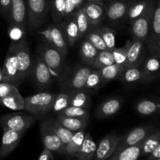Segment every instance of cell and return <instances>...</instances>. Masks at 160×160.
Masks as SVG:
<instances>
[{
	"instance_id": "484cf974",
	"label": "cell",
	"mask_w": 160,
	"mask_h": 160,
	"mask_svg": "<svg viewBox=\"0 0 160 160\" xmlns=\"http://www.w3.org/2000/svg\"><path fill=\"white\" fill-rule=\"evenodd\" d=\"M160 109V103L156 99H142L139 101L135 106L136 112L141 116L148 117L158 113Z\"/></svg>"
},
{
	"instance_id": "ffe728a7",
	"label": "cell",
	"mask_w": 160,
	"mask_h": 160,
	"mask_svg": "<svg viewBox=\"0 0 160 160\" xmlns=\"http://www.w3.org/2000/svg\"><path fill=\"white\" fill-rule=\"evenodd\" d=\"M61 30L63 31L62 33L66 38L67 45L70 47L73 46L75 42L78 39L81 38L79 29H78V24H77L76 20L73 17V13L70 17L65 18V20L62 22V29Z\"/></svg>"
},
{
	"instance_id": "1f68e13d",
	"label": "cell",
	"mask_w": 160,
	"mask_h": 160,
	"mask_svg": "<svg viewBox=\"0 0 160 160\" xmlns=\"http://www.w3.org/2000/svg\"><path fill=\"white\" fill-rule=\"evenodd\" d=\"M159 145H160V132L159 130H154L142 142L141 156H148Z\"/></svg>"
},
{
	"instance_id": "7c38bea8",
	"label": "cell",
	"mask_w": 160,
	"mask_h": 160,
	"mask_svg": "<svg viewBox=\"0 0 160 160\" xmlns=\"http://www.w3.org/2000/svg\"><path fill=\"white\" fill-rule=\"evenodd\" d=\"M125 46L127 48V62L125 67H141L145 59V42L132 39L127 41Z\"/></svg>"
},
{
	"instance_id": "c3c4849f",
	"label": "cell",
	"mask_w": 160,
	"mask_h": 160,
	"mask_svg": "<svg viewBox=\"0 0 160 160\" xmlns=\"http://www.w3.org/2000/svg\"><path fill=\"white\" fill-rule=\"evenodd\" d=\"M76 10L74 4L72 0H65V7H64V19L73 15Z\"/></svg>"
},
{
	"instance_id": "f1b7e54d",
	"label": "cell",
	"mask_w": 160,
	"mask_h": 160,
	"mask_svg": "<svg viewBox=\"0 0 160 160\" xmlns=\"http://www.w3.org/2000/svg\"><path fill=\"white\" fill-rule=\"evenodd\" d=\"M154 1L155 0H141L134 3H131L125 17L128 21L132 22L142 15L147 10L151 3Z\"/></svg>"
},
{
	"instance_id": "2e32d148",
	"label": "cell",
	"mask_w": 160,
	"mask_h": 160,
	"mask_svg": "<svg viewBox=\"0 0 160 160\" xmlns=\"http://www.w3.org/2000/svg\"><path fill=\"white\" fill-rule=\"evenodd\" d=\"M2 131V143L0 146V159L6 158L17 148L25 133L23 131H16L12 130H6Z\"/></svg>"
},
{
	"instance_id": "8992f818",
	"label": "cell",
	"mask_w": 160,
	"mask_h": 160,
	"mask_svg": "<svg viewBox=\"0 0 160 160\" xmlns=\"http://www.w3.org/2000/svg\"><path fill=\"white\" fill-rule=\"evenodd\" d=\"M34 123V117L23 112L7 114L0 118V127L2 131L12 130L26 132Z\"/></svg>"
},
{
	"instance_id": "277c9868",
	"label": "cell",
	"mask_w": 160,
	"mask_h": 160,
	"mask_svg": "<svg viewBox=\"0 0 160 160\" xmlns=\"http://www.w3.org/2000/svg\"><path fill=\"white\" fill-rule=\"evenodd\" d=\"M28 26L36 30L42 26L48 12V0H27Z\"/></svg>"
},
{
	"instance_id": "f35d334b",
	"label": "cell",
	"mask_w": 160,
	"mask_h": 160,
	"mask_svg": "<svg viewBox=\"0 0 160 160\" xmlns=\"http://www.w3.org/2000/svg\"><path fill=\"white\" fill-rule=\"evenodd\" d=\"M105 84H106V82L101 77L98 70L96 69H93L88 77L85 85H84V89L97 90L99 88L102 87Z\"/></svg>"
},
{
	"instance_id": "9a60e30c",
	"label": "cell",
	"mask_w": 160,
	"mask_h": 160,
	"mask_svg": "<svg viewBox=\"0 0 160 160\" xmlns=\"http://www.w3.org/2000/svg\"><path fill=\"white\" fill-rule=\"evenodd\" d=\"M121 136L111 133L105 136L98 144L95 152V160H107L112 156Z\"/></svg>"
},
{
	"instance_id": "4dcf8cb0",
	"label": "cell",
	"mask_w": 160,
	"mask_h": 160,
	"mask_svg": "<svg viewBox=\"0 0 160 160\" xmlns=\"http://www.w3.org/2000/svg\"><path fill=\"white\" fill-rule=\"evenodd\" d=\"M85 134L86 132L84 130H81V131L73 133L70 142L65 146L67 154L73 156V157L76 156L77 153L78 152L79 149L81 148Z\"/></svg>"
},
{
	"instance_id": "7dc6e473",
	"label": "cell",
	"mask_w": 160,
	"mask_h": 160,
	"mask_svg": "<svg viewBox=\"0 0 160 160\" xmlns=\"http://www.w3.org/2000/svg\"><path fill=\"white\" fill-rule=\"evenodd\" d=\"M11 1L12 0H0V12L7 20L10 13Z\"/></svg>"
},
{
	"instance_id": "9f6ffc18",
	"label": "cell",
	"mask_w": 160,
	"mask_h": 160,
	"mask_svg": "<svg viewBox=\"0 0 160 160\" xmlns=\"http://www.w3.org/2000/svg\"><path fill=\"white\" fill-rule=\"evenodd\" d=\"M0 104H1V98H0Z\"/></svg>"
},
{
	"instance_id": "db71d44e",
	"label": "cell",
	"mask_w": 160,
	"mask_h": 160,
	"mask_svg": "<svg viewBox=\"0 0 160 160\" xmlns=\"http://www.w3.org/2000/svg\"><path fill=\"white\" fill-rule=\"evenodd\" d=\"M0 81H2V73H1V70H0Z\"/></svg>"
},
{
	"instance_id": "cb8c5ba5",
	"label": "cell",
	"mask_w": 160,
	"mask_h": 160,
	"mask_svg": "<svg viewBox=\"0 0 160 160\" xmlns=\"http://www.w3.org/2000/svg\"><path fill=\"white\" fill-rule=\"evenodd\" d=\"M89 118H78V117H70L58 114L57 120L69 131L72 132L85 130L88 124Z\"/></svg>"
},
{
	"instance_id": "4316f807",
	"label": "cell",
	"mask_w": 160,
	"mask_h": 160,
	"mask_svg": "<svg viewBox=\"0 0 160 160\" xmlns=\"http://www.w3.org/2000/svg\"><path fill=\"white\" fill-rule=\"evenodd\" d=\"M1 104L12 110H24V98L20 95L18 89L13 93L1 98Z\"/></svg>"
},
{
	"instance_id": "8fae6325",
	"label": "cell",
	"mask_w": 160,
	"mask_h": 160,
	"mask_svg": "<svg viewBox=\"0 0 160 160\" xmlns=\"http://www.w3.org/2000/svg\"><path fill=\"white\" fill-rule=\"evenodd\" d=\"M45 42L49 44L58 50L62 56L67 53V42L61 28L56 25H51L44 31H39Z\"/></svg>"
},
{
	"instance_id": "9c48e42d",
	"label": "cell",
	"mask_w": 160,
	"mask_h": 160,
	"mask_svg": "<svg viewBox=\"0 0 160 160\" xmlns=\"http://www.w3.org/2000/svg\"><path fill=\"white\" fill-rule=\"evenodd\" d=\"M2 81V82L9 83L17 86V77H18V66L16 56L15 47L13 42H11L9 47L4 63L1 70Z\"/></svg>"
},
{
	"instance_id": "60d3db41",
	"label": "cell",
	"mask_w": 160,
	"mask_h": 160,
	"mask_svg": "<svg viewBox=\"0 0 160 160\" xmlns=\"http://www.w3.org/2000/svg\"><path fill=\"white\" fill-rule=\"evenodd\" d=\"M70 106V95L69 93H60L56 95L53 101L52 110L56 113H59Z\"/></svg>"
},
{
	"instance_id": "f546056e",
	"label": "cell",
	"mask_w": 160,
	"mask_h": 160,
	"mask_svg": "<svg viewBox=\"0 0 160 160\" xmlns=\"http://www.w3.org/2000/svg\"><path fill=\"white\" fill-rule=\"evenodd\" d=\"M142 67H124L120 73L118 79L120 81L128 84L142 81Z\"/></svg>"
},
{
	"instance_id": "603a6c76",
	"label": "cell",
	"mask_w": 160,
	"mask_h": 160,
	"mask_svg": "<svg viewBox=\"0 0 160 160\" xmlns=\"http://www.w3.org/2000/svg\"><path fill=\"white\" fill-rule=\"evenodd\" d=\"M92 70L93 68L92 67H81L77 69L70 78L68 84V87L71 91L84 88L88 77Z\"/></svg>"
},
{
	"instance_id": "5bb4252c",
	"label": "cell",
	"mask_w": 160,
	"mask_h": 160,
	"mask_svg": "<svg viewBox=\"0 0 160 160\" xmlns=\"http://www.w3.org/2000/svg\"><path fill=\"white\" fill-rule=\"evenodd\" d=\"M9 25H17L26 30L28 26L27 0H12Z\"/></svg>"
},
{
	"instance_id": "11a10c76",
	"label": "cell",
	"mask_w": 160,
	"mask_h": 160,
	"mask_svg": "<svg viewBox=\"0 0 160 160\" xmlns=\"http://www.w3.org/2000/svg\"><path fill=\"white\" fill-rule=\"evenodd\" d=\"M106 1H114V0H106Z\"/></svg>"
},
{
	"instance_id": "74e56055",
	"label": "cell",
	"mask_w": 160,
	"mask_h": 160,
	"mask_svg": "<svg viewBox=\"0 0 160 160\" xmlns=\"http://www.w3.org/2000/svg\"><path fill=\"white\" fill-rule=\"evenodd\" d=\"M97 30L101 34L108 51L114 49L116 48V34L113 30L106 26H101Z\"/></svg>"
},
{
	"instance_id": "6da1fadb",
	"label": "cell",
	"mask_w": 160,
	"mask_h": 160,
	"mask_svg": "<svg viewBox=\"0 0 160 160\" xmlns=\"http://www.w3.org/2000/svg\"><path fill=\"white\" fill-rule=\"evenodd\" d=\"M12 42L15 47V52L17 59V66H18L17 85H19L31 74L32 60H31L29 45L25 39L19 42Z\"/></svg>"
},
{
	"instance_id": "6f0895ef",
	"label": "cell",
	"mask_w": 160,
	"mask_h": 160,
	"mask_svg": "<svg viewBox=\"0 0 160 160\" xmlns=\"http://www.w3.org/2000/svg\"><path fill=\"white\" fill-rule=\"evenodd\" d=\"M126 1H129V0H126Z\"/></svg>"
},
{
	"instance_id": "83f0119b",
	"label": "cell",
	"mask_w": 160,
	"mask_h": 160,
	"mask_svg": "<svg viewBox=\"0 0 160 160\" xmlns=\"http://www.w3.org/2000/svg\"><path fill=\"white\" fill-rule=\"evenodd\" d=\"M142 142L135 145L128 147L107 160H138L141 156Z\"/></svg>"
},
{
	"instance_id": "ac0fdd59",
	"label": "cell",
	"mask_w": 160,
	"mask_h": 160,
	"mask_svg": "<svg viewBox=\"0 0 160 160\" xmlns=\"http://www.w3.org/2000/svg\"><path fill=\"white\" fill-rule=\"evenodd\" d=\"M142 81L149 82L159 76V56L150 55L142 62Z\"/></svg>"
},
{
	"instance_id": "d6986e66",
	"label": "cell",
	"mask_w": 160,
	"mask_h": 160,
	"mask_svg": "<svg viewBox=\"0 0 160 160\" xmlns=\"http://www.w3.org/2000/svg\"><path fill=\"white\" fill-rule=\"evenodd\" d=\"M131 4V2L114 0L108 7H106V18L112 22H117L122 20L126 17Z\"/></svg>"
},
{
	"instance_id": "f6af8a7d",
	"label": "cell",
	"mask_w": 160,
	"mask_h": 160,
	"mask_svg": "<svg viewBox=\"0 0 160 160\" xmlns=\"http://www.w3.org/2000/svg\"><path fill=\"white\" fill-rule=\"evenodd\" d=\"M111 52L113 56L114 62L125 67V64L127 62L126 46L121 47V48H115L111 51Z\"/></svg>"
},
{
	"instance_id": "836d02e7",
	"label": "cell",
	"mask_w": 160,
	"mask_h": 160,
	"mask_svg": "<svg viewBox=\"0 0 160 160\" xmlns=\"http://www.w3.org/2000/svg\"><path fill=\"white\" fill-rule=\"evenodd\" d=\"M98 52V50H97L87 39L83 41L81 45V57L85 63L92 67Z\"/></svg>"
},
{
	"instance_id": "44dd1931",
	"label": "cell",
	"mask_w": 160,
	"mask_h": 160,
	"mask_svg": "<svg viewBox=\"0 0 160 160\" xmlns=\"http://www.w3.org/2000/svg\"><path fill=\"white\" fill-rule=\"evenodd\" d=\"M122 106L121 100L117 98H111L103 102L96 110L98 118H109L119 112Z\"/></svg>"
},
{
	"instance_id": "d4e9b609",
	"label": "cell",
	"mask_w": 160,
	"mask_h": 160,
	"mask_svg": "<svg viewBox=\"0 0 160 160\" xmlns=\"http://www.w3.org/2000/svg\"><path fill=\"white\" fill-rule=\"evenodd\" d=\"M70 95V106L83 108L88 110L91 105L90 95L87 89H78L69 92Z\"/></svg>"
},
{
	"instance_id": "816d5d0a",
	"label": "cell",
	"mask_w": 160,
	"mask_h": 160,
	"mask_svg": "<svg viewBox=\"0 0 160 160\" xmlns=\"http://www.w3.org/2000/svg\"><path fill=\"white\" fill-rule=\"evenodd\" d=\"M72 1H73L75 8H76V9H77L83 6L84 0H72Z\"/></svg>"
},
{
	"instance_id": "680465c9",
	"label": "cell",
	"mask_w": 160,
	"mask_h": 160,
	"mask_svg": "<svg viewBox=\"0 0 160 160\" xmlns=\"http://www.w3.org/2000/svg\"><path fill=\"white\" fill-rule=\"evenodd\" d=\"M157 160H160V159H157Z\"/></svg>"
},
{
	"instance_id": "3957f363",
	"label": "cell",
	"mask_w": 160,
	"mask_h": 160,
	"mask_svg": "<svg viewBox=\"0 0 160 160\" xmlns=\"http://www.w3.org/2000/svg\"><path fill=\"white\" fill-rule=\"evenodd\" d=\"M39 53V56L48 67L52 78H58L62 71L64 56L56 48L46 42L40 46Z\"/></svg>"
},
{
	"instance_id": "30bf717a",
	"label": "cell",
	"mask_w": 160,
	"mask_h": 160,
	"mask_svg": "<svg viewBox=\"0 0 160 160\" xmlns=\"http://www.w3.org/2000/svg\"><path fill=\"white\" fill-rule=\"evenodd\" d=\"M31 74L32 75L33 81L40 90L48 88L52 83V76L48 67L39 56L35 58L34 63H32Z\"/></svg>"
},
{
	"instance_id": "d590c367",
	"label": "cell",
	"mask_w": 160,
	"mask_h": 160,
	"mask_svg": "<svg viewBox=\"0 0 160 160\" xmlns=\"http://www.w3.org/2000/svg\"><path fill=\"white\" fill-rule=\"evenodd\" d=\"M73 17H74L76 23L78 24L80 35H81V38L84 34H87V32H88L89 27H90L88 23V17L86 16L84 8L81 6V7L77 9L74 11V12H73Z\"/></svg>"
},
{
	"instance_id": "f5cc1de1",
	"label": "cell",
	"mask_w": 160,
	"mask_h": 160,
	"mask_svg": "<svg viewBox=\"0 0 160 160\" xmlns=\"http://www.w3.org/2000/svg\"><path fill=\"white\" fill-rule=\"evenodd\" d=\"M88 2H102L103 0H87Z\"/></svg>"
},
{
	"instance_id": "e575fe53",
	"label": "cell",
	"mask_w": 160,
	"mask_h": 160,
	"mask_svg": "<svg viewBox=\"0 0 160 160\" xmlns=\"http://www.w3.org/2000/svg\"><path fill=\"white\" fill-rule=\"evenodd\" d=\"M123 68H124L123 66L119 65V64L114 62L112 65L107 66V67H105L101 69H98V70L102 79L106 83L108 81H113V80L118 78Z\"/></svg>"
},
{
	"instance_id": "ee69618b",
	"label": "cell",
	"mask_w": 160,
	"mask_h": 160,
	"mask_svg": "<svg viewBox=\"0 0 160 160\" xmlns=\"http://www.w3.org/2000/svg\"><path fill=\"white\" fill-rule=\"evenodd\" d=\"M8 34L12 42H19L25 39L26 30L17 25H9Z\"/></svg>"
},
{
	"instance_id": "f907efd6",
	"label": "cell",
	"mask_w": 160,
	"mask_h": 160,
	"mask_svg": "<svg viewBox=\"0 0 160 160\" xmlns=\"http://www.w3.org/2000/svg\"><path fill=\"white\" fill-rule=\"evenodd\" d=\"M160 159V145L148 155L147 160H157Z\"/></svg>"
},
{
	"instance_id": "ab89813d",
	"label": "cell",
	"mask_w": 160,
	"mask_h": 160,
	"mask_svg": "<svg viewBox=\"0 0 160 160\" xmlns=\"http://www.w3.org/2000/svg\"><path fill=\"white\" fill-rule=\"evenodd\" d=\"M86 39L98 51L107 50L105 42L98 30H94L86 34Z\"/></svg>"
},
{
	"instance_id": "52a82bcc",
	"label": "cell",
	"mask_w": 160,
	"mask_h": 160,
	"mask_svg": "<svg viewBox=\"0 0 160 160\" xmlns=\"http://www.w3.org/2000/svg\"><path fill=\"white\" fill-rule=\"evenodd\" d=\"M150 55L160 56V0L155 4L148 38L145 41Z\"/></svg>"
},
{
	"instance_id": "8d00e7d4",
	"label": "cell",
	"mask_w": 160,
	"mask_h": 160,
	"mask_svg": "<svg viewBox=\"0 0 160 160\" xmlns=\"http://www.w3.org/2000/svg\"><path fill=\"white\" fill-rule=\"evenodd\" d=\"M114 63V59L111 51L104 50V51H98V55L95 57L92 67L93 69H101L107 66L112 65Z\"/></svg>"
},
{
	"instance_id": "4fadbf2b",
	"label": "cell",
	"mask_w": 160,
	"mask_h": 160,
	"mask_svg": "<svg viewBox=\"0 0 160 160\" xmlns=\"http://www.w3.org/2000/svg\"><path fill=\"white\" fill-rule=\"evenodd\" d=\"M40 134L42 141L45 148L51 151L52 152H54L59 154H67L65 145L61 142L58 136L49 128L46 120L41 123Z\"/></svg>"
},
{
	"instance_id": "7a4b0ae2",
	"label": "cell",
	"mask_w": 160,
	"mask_h": 160,
	"mask_svg": "<svg viewBox=\"0 0 160 160\" xmlns=\"http://www.w3.org/2000/svg\"><path fill=\"white\" fill-rule=\"evenodd\" d=\"M56 94L39 92L24 98V110L31 113H45L52 110Z\"/></svg>"
},
{
	"instance_id": "b9f144b4",
	"label": "cell",
	"mask_w": 160,
	"mask_h": 160,
	"mask_svg": "<svg viewBox=\"0 0 160 160\" xmlns=\"http://www.w3.org/2000/svg\"><path fill=\"white\" fill-rule=\"evenodd\" d=\"M60 115L70 117H78V118H89L88 110L83 108L77 107V106H69L59 113Z\"/></svg>"
},
{
	"instance_id": "7bdbcfd3",
	"label": "cell",
	"mask_w": 160,
	"mask_h": 160,
	"mask_svg": "<svg viewBox=\"0 0 160 160\" xmlns=\"http://www.w3.org/2000/svg\"><path fill=\"white\" fill-rule=\"evenodd\" d=\"M64 7H65V0H52V14L53 19L56 22H59L64 19Z\"/></svg>"
},
{
	"instance_id": "d6a6232c",
	"label": "cell",
	"mask_w": 160,
	"mask_h": 160,
	"mask_svg": "<svg viewBox=\"0 0 160 160\" xmlns=\"http://www.w3.org/2000/svg\"><path fill=\"white\" fill-rule=\"evenodd\" d=\"M46 122L47 123H48V126H49V128L52 130L53 132L58 136V138L60 139L61 142H62L66 146V145L70 142V138H71V137L73 136V132H72V131H69L67 128H64L57 120H46Z\"/></svg>"
},
{
	"instance_id": "7402d4cb",
	"label": "cell",
	"mask_w": 160,
	"mask_h": 160,
	"mask_svg": "<svg viewBox=\"0 0 160 160\" xmlns=\"http://www.w3.org/2000/svg\"><path fill=\"white\" fill-rule=\"evenodd\" d=\"M96 148L97 145L92 134L89 132H87L84 136L81 148L75 157L78 160H93L96 152Z\"/></svg>"
},
{
	"instance_id": "e0dca14e",
	"label": "cell",
	"mask_w": 160,
	"mask_h": 160,
	"mask_svg": "<svg viewBox=\"0 0 160 160\" xmlns=\"http://www.w3.org/2000/svg\"><path fill=\"white\" fill-rule=\"evenodd\" d=\"M85 11L90 27L98 26L106 16V6L102 2H88L82 6Z\"/></svg>"
},
{
	"instance_id": "bcb514c9",
	"label": "cell",
	"mask_w": 160,
	"mask_h": 160,
	"mask_svg": "<svg viewBox=\"0 0 160 160\" xmlns=\"http://www.w3.org/2000/svg\"><path fill=\"white\" fill-rule=\"evenodd\" d=\"M17 90V86L6 82L0 83V98H2Z\"/></svg>"
},
{
	"instance_id": "5b68a950",
	"label": "cell",
	"mask_w": 160,
	"mask_h": 160,
	"mask_svg": "<svg viewBox=\"0 0 160 160\" xmlns=\"http://www.w3.org/2000/svg\"><path fill=\"white\" fill-rule=\"evenodd\" d=\"M155 4V1L152 2L142 15L131 22V33L132 39L143 41L145 43L149 32L150 25L154 12Z\"/></svg>"
},
{
	"instance_id": "681fc988",
	"label": "cell",
	"mask_w": 160,
	"mask_h": 160,
	"mask_svg": "<svg viewBox=\"0 0 160 160\" xmlns=\"http://www.w3.org/2000/svg\"><path fill=\"white\" fill-rule=\"evenodd\" d=\"M38 160H54V158H53L52 153L51 151L44 148L43 151L42 152L40 156H39Z\"/></svg>"
},
{
	"instance_id": "ba28073f",
	"label": "cell",
	"mask_w": 160,
	"mask_h": 160,
	"mask_svg": "<svg viewBox=\"0 0 160 160\" xmlns=\"http://www.w3.org/2000/svg\"><path fill=\"white\" fill-rule=\"evenodd\" d=\"M154 130V128L152 125H144L134 128L127 134L121 136L120 142L112 156L117 154L128 147L135 145L143 142Z\"/></svg>"
}]
</instances>
